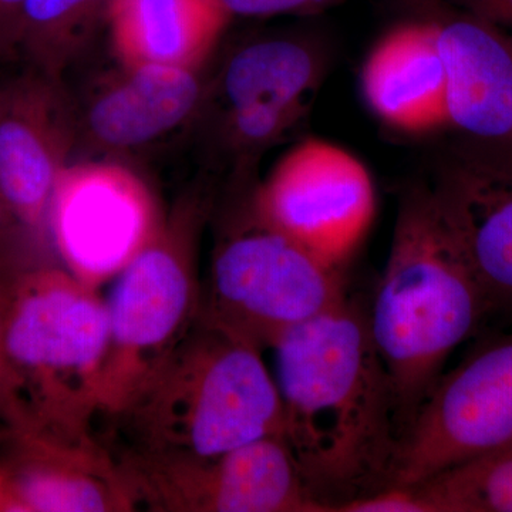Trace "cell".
I'll return each mask as SVG.
<instances>
[{
    "label": "cell",
    "instance_id": "obj_22",
    "mask_svg": "<svg viewBox=\"0 0 512 512\" xmlns=\"http://www.w3.org/2000/svg\"><path fill=\"white\" fill-rule=\"evenodd\" d=\"M221 2L231 16H274L282 13L320 12L342 0H221Z\"/></svg>",
    "mask_w": 512,
    "mask_h": 512
},
{
    "label": "cell",
    "instance_id": "obj_14",
    "mask_svg": "<svg viewBox=\"0 0 512 512\" xmlns=\"http://www.w3.org/2000/svg\"><path fill=\"white\" fill-rule=\"evenodd\" d=\"M437 25L450 127L512 160V36L467 12Z\"/></svg>",
    "mask_w": 512,
    "mask_h": 512
},
{
    "label": "cell",
    "instance_id": "obj_1",
    "mask_svg": "<svg viewBox=\"0 0 512 512\" xmlns=\"http://www.w3.org/2000/svg\"><path fill=\"white\" fill-rule=\"evenodd\" d=\"M284 440L328 512L392 487L403 436L392 379L350 295L272 346Z\"/></svg>",
    "mask_w": 512,
    "mask_h": 512
},
{
    "label": "cell",
    "instance_id": "obj_2",
    "mask_svg": "<svg viewBox=\"0 0 512 512\" xmlns=\"http://www.w3.org/2000/svg\"><path fill=\"white\" fill-rule=\"evenodd\" d=\"M490 316L433 188L403 195L367 320L392 379L403 441L454 350Z\"/></svg>",
    "mask_w": 512,
    "mask_h": 512
},
{
    "label": "cell",
    "instance_id": "obj_3",
    "mask_svg": "<svg viewBox=\"0 0 512 512\" xmlns=\"http://www.w3.org/2000/svg\"><path fill=\"white\" fill-rule=\"evenodd\" d=\"M111 419L126 450L210 457L284 436V407L262 350L194 320Z\"/></svg>",
    "mask_w": 512,
    "mask_h": 512
},
{
    "label": "cell",
    "instance_id": "obj_15",
    "mask_svg": "<svg viewBox=\"0 0 512 512\" xmlns=\"http://www.w3.org/2000/svg\"><path fill=\"white\" fill-rule=\"evenodd\" d=\"M367 106L386 126L407 134L450 127L447 76L436 23H409L383 36L362 70Z\"/></svg>",
    "mask_w": 512,
    "mask_h": 512
},
{
    "label": "cell",
    "instance_id": "obj_12",
    "mask_svg": "<svg viewBox=\"0 0 512 512\" xmlns=\"http://www.w3.org/2000/svg\"><path fill=\"white\" fill-rule=\"evenodd\" d=\"M431 188L490 315L512 318V160L473 148L444 165Z\"/></svg>",
    "mask_w": 512,
    "mask_h": 512
},
{
    "label": "cell",
    "instance_id": "obj_10",
    "mask_svg": "<svg viewBox=\"0 0 512 512\" xmlns=\"http://www.w3.org/2000/svg\"><path fill=\"white\" fill-rule=\"evenodd\" d=\"M47 227L64 269L100 289L157 237L161 224L153 195L133 171L84 163L60 171Z\"/></svg>",
    "mask_w": 512,
    "mask_h": 512
},
{
    "label": "cell",
    "instance_id": "obj_11",
    "mask_svg": "<svg viewBox=\"0 0 512 512\" xmlns=\"http://www.w3.org/2000/svg\"><path fill=\"white\" fill-rule=\"evenodd\" d=\"M0 512L134 511L116 463L103 447H83L25 429H5Z\"/></svg>",
    "mask_w": 512,
    "mask_h": 512
},
{
    "label": "cell",
    "instance_id": "obj_6",
    "mask_svg": "<svg viewBox=\"0 0 512 512\" xmlns=\"http://www.w3.org/2000/svg\"><path fill=\"white\" fill-rule=\"evenodd\" d=\"M113 281L106 299L110 335L100 396V416L109 419L190 329L202 293L190 239L181 227H161Z\"/></svg>",
    "mask_w": 512,
    "mask_h": 512
},
{
    "label": "cell",
    "instance_id": "obj_20",
    "mask_svg": "<svg viewBox=\"0 0 512 512\" xmlns=\"http://www.w3.org/2000/svg\"><path fill=\"white\" fill-rule=\"evenodd\" d=\"M110 0H26L19 43L53 73Z\"/></svg>",
    "mask_w": 512,
    "mask_h": 512
},
{
    "label": "cell",
    "instance_id": "obj_18",
    "mask_svg": "<svg viewBox=\"0 0 512 512\" xmlns=\"http://www.w3.org/2000/svg\"><path fill=\"white\" fill-rule=\"evenodd\" d=\"M319 59L301 42L268 39L239 50L224 73L231 109L262 106L299 116L302 101L319 80Z\"/></svg>",
    "mask_w": 512,
    "mask_h": 512
},
{
    "label": "cell",
    "instance_id": "obj_16",
    "mask_svg": "<svg viewBox=\"0 0 512 512\" xmlns=\"http://www.w3.org/2000/svg\"><path fill=\"white\" fill-rule=\"evenodd\" d=\"M114 53L126 69L194 70L217 45L231 13L221 0H110Z\"/></svg>",
    "mask_w": 512,
    "mask_h": 512
},
{
    "label": "cell",
    "instance_id": "obj_17",
    "mask_svg": "<svg viewBox=\"0 0 512 512\" xmlns=\"http://www.w3.org/2000/svg\"><path fill=\"white\" fill-rule=\"evenodd\" d=\"M200 99L194 70L146 66L127 69L94 100L87 123L110 148L137 147L183 123Z\"/></svg>",
    "mask_w": 512,
    "mask_h": 512
},
{
    "label": "cell",
    "instance_id": "obj_8",
    "mask_svg": "<svg viewBox=\"0 0 512 512\" xmlns=\"http://www.w3.org/2000/svg\"><path fill=\"white\" fill-rule=\"evenodd\" d=\"M256 212L333 268L346 271L375 221V184L362 161L329 141H302L256 191Z\"/></svg>",
    "mask_w": 512,
    "mask_h": 512
},
{
    "label": "cell",
    "instance_id": "obj_7",
    "mask_svg": "<svg viewBox=\"0 0 512 512\" xmlns=\"http://www.w3.org/2000/svg\"><path fill=\"white\" fill-rule=\"evenodd\" d=\"M134 508L156 512H328L284 437L217 454L121 450L113 456Z\"/></svg>",
    "mask_w": 512,
    "mask_h": 512
},
{
    "label": "cell",
    "instance_id": "obj_4",
    "mask_svg": "<svg viewBox=\"0 0 512 512\" xmlns=\"http://www.w3.org/2000/svg\"><path fill=\"white\" fill-rule=\"evenodd\" d=\"M109 313L99 289L53 266L12 276L5 346L18 416L9 429L99 447L101 380L109 348Z\"/></svg>",
    "mask_w": 512,
    "mask_h": 512
},
{
    "label": "cell",
    "instance_id": "obj_19",
    "mask_svg": "<svg viewBox=\"0 0 512 512\" xmlns=\"http://www.w3.org/2000/svg\"><path fill=\"white\" fill-rule=\"evenodd\" d=\"M410 487L433 512H512V443Z\"/></svg>",
    "mask_w": 512,
    "mask_h": 512
},
{
    "label": "cell",
    "instance_id": "obj_24",
    "mask_svg": "<svg viewBox=\"0 0 512 512\" xmlns=\"http://www.w3.org/2000/svg\"><path fill=\"white\" fill-rule=\"evenodd\" d=\"M26 0H0V50L19 43Z\"/></svg>",
    "mask_w": 512,
    "mask_h": 512
},
{
    "label": "cell",
    "instance_id": "obj_9",
    "mask_svg": "<svg viewBox=\"0 0 512 512\" xmlns=\"http://www.w3.org/2000/svg\"><path fill=\"white\" fill-rule=\"evenodd\" d=\"M512 443V333L490 340L443 373L403 441L392 487Z\"/></svg>",
    "mask_w": 512,
    "mask_h": 512
},
{
    "label": "cell",
    "instance_id": "obj_13",
    "mask_svg": "<svg viewBox=\"0 0 512 512\" xmlns=\"http://www.w3.org/2000/svg\"><path fill=\"white\" fill-rule=\"evenodd\" d=\"M67 141L66 113L52 82L23 77L0 90V194L10 217L29 231L47 227Z\"/></svg>",
    "mask_w": 512,
    "mask_h": 512
},
{
    "label": "cell",
    "instance_id": "obj_21",
    "mask_svg": "<svg viewBox=\"0 0 512 512\" xmlns=\"http://www.w3.org/2000/svg\"><path fill=\"white\" fill-rule=\"evenodd\" d=\"M12 276L0 272V424L3 429L12 426L18 416L15 377L10 369L5 346L6 305Z\"/></svg>",
    "mask_w": 512,
    "mask_h": 512
},
{
    "label": "cell",
    "instance_id": "obj_23",
    "mask_svg": "<svg viewBox=\"0 0 512 512\" xmlns=\"http://www.w3.org/2000/svg\"><path fill=\"white\" fill-rule=\"evenodd\" d=\"M467 13L512 36V0H456Z\"/></svg>",
    "mask_w": 512,
    "mask_h": 512
},
{
    "label": "cell",
    "instance_id": "obj_5",
    "mask_svg": "<svg viewBox=\"0 0 512 512\" xmlns=\"http://www.w3.org/2000/svg\"><path fill=\"white\" fill-rule=\"evenodd\" d=\"M333 268L256 212L215 251L198 316L261 350L349 296Z\"/></svg>",
    "mask_w": 512,
    "mask_h": 512
},
{
    "label": "cell",
    "instance_id": "obj_25",
    "mask_svg": "<svg viewBox=\"0 0 512 512\" xmlns=\"http://www.w3.org/2000/svg\"><path fill=\"white\" fill-rule=\"evenodd\" d=\"M9 220H13L10 217L8 208H6L5 201H3L2 194H0V232L5 229L6 224H8Z\"/></svg>",
    "mask_w": 512,
    "mask_h": 512
}]
</instances>
